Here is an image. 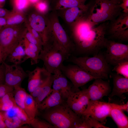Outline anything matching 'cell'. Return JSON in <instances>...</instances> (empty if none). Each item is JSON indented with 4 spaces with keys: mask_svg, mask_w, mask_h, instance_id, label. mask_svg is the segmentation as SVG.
<instances>
[{
    "mask_svg": "<svg viewBox=\"0 0 128 128\" xmlns=\"http://www.w3.org/2000/svg\"><path fill=\"white\" fill-rule=\"evenodd\" d=\"M32 6L35 4L38 1L41 0H46L50 2V3L52 0H28Z\"/></svg>",
    "mask_w": 128,
    "mask_h": 128,
    "instance_id": "bcb514c9",
    "label": "cell"
},
{
    "mask_svg": "<svg viewBox=\"0 0 128 128\" xmlns=\"http://www.w3.org/2000/svg\"><path fill=\"white\" fill-rule=\"evenodd\" d=\"M50 21L53 41L69 57L73 55L75 46L66 29L60 23L56 11L47 15Z\"/></svg>",
    "mask_w": 128,
    "mask_h": 128,
    "instance_id": "52a82bcc",
    "label": "cell"
},
{
    "mask_svg": "<svg viewBox=\"0 0 128 128\" xmlns=\"http://www.w3.org/2000/svg\"><path fill=\"white\" fill-rule=\"evenodd\" d=\"M53 74V79L52 85L53 90L59 91L63 99L66 101L72 92L71 85L60 69L55 71Z\"/></svg>",
    "mask_w": 128,
    "mask_h": 128,
    "instance_id": "ac0fdd59",
    "label": "cell"
},
{
    "mask_svg": "<svg viewBox=\"0 0 128 128\" xmlns=\"http://www.w3.org/2000/svg\"><path fill=\"white\" fill-rule=\"evenodd\" d=\"M14 87L3 83L0 86V97L13 91Z\"/></svg>",
    "mask_w": 128,
    "mask_h": 128,
    "instance_id": "8d00e7d4",
    "label": "cell"
},
{
    "mask_svg": "<svg viewBox=\"0 0 128 128\" xmlns=\"http://www.w3.org/2000/svg\"><path fill=\"white\" fill-rule=\"evenodd\" d=\"M62 73L72 82L73 87L78 89L88 82L98 78L91 76L77 65L73 64L64 65L60 68Z\"/></svg>",
    "mask_w": 128,
    "mask_h": 128,
    "instance_id": "9c48e42d",
    "label": "cell"
},
{
    "mask_svg": "<svg viewBox=\"0 0 128 128\" xmlns=\"http://www.w3.org/2000/svg\"><path fill=\"white\" fill-rule=\"evenodd\" d=\"M104 55L109 65L114 66L118 64L128 61V45L108 40Z\"/></svg>",
    "mask_w": 128,
    "mask_h": 128,
    "instance_id": "8fae6325",
    "label": "cell"
},
{
    "mask_svg": "<svg viewBox=\"0 0 128 128\" xmlns=\"http://www.w3.org/2000/svg\"><path fill=\"white\" fill-rule=\"evenodd\" d=\"M85 16L66 29L75 46L73 55H95L106 48L108 39L105 37L108 23L93 26Z\"/></svg>",
    "mask_w": 128,
    "mask_h": 128,
    "instance_id": "6da1fadb",
    "label": "cell"
},
{
    "mask_svg": "<svg viewBox=\"0 0 128 128\" xmlns=\"http://www.w3.org/2000/svg\"><path fill=\"white\" fill-rule=\"evenodd\" d=\"M23 43L27 46L33 52L39 55L41 50L40 48L36 45L30 43L24 37L23 40Z\"/></svg>",
    "mask_w": 128,
    "mask_h": 128,
    "instance_id": "d590c367",
    "label": "cell"
},
{
    "mask_svg": "<svg viewBox=\"0 0 128 128\" xmlns=\"http://www.w3.org/2000/svg\"><path fill=\"white\" fill-rule=\"evenodd\" d=\"M50 3L46 0H41L33 6L39 13L45 15H47L50 11Z\"/></svg>",
    "mask_w": 128,
    "mask_h": 128,
    "instance_id": "f1b7e54d",
    "label": "cell"
},
{
    "mask_svg": "<svg viewBox=\"0 0 128 128\" xmlns=\"http://www.w3.org/2000/svg\"><path fill=\"white\" fill-rule=\"evenodd\" d=\"M29 124L34 128H55L46 120L36 117L31 121Z\"/></svg>",
    "mask_w": 128,
    "mask_h": 128,
    "instance_id": "4dcf8cb0",
    "label": "cell"
},
{
    "mask_svg": "<svg viewBox=\"0 0 128 128\" xmlns=\"http://www.w3.org/2000/svg\"><path fill=\"white\" fill-rule=\"evenodd\" d=\"M90 100L86 88L75 92H72L66 102L74 112L82 115L86 109Z\"/></svg>",
    "mask_w": 128,
    "mask_h": 128,
    "instance_id": "5bb4252c",
    "label": "cell"
},
{
    "mask_svg": "<svg viewBox=\"0 0 128 128\" xmlns=\"http://www.w3.org/2000/svg\"><path fill=\"white\" fill-rule=\"evenodd\" d=\"M3 62L0 64V83H5V68Z\"/></svg>",
    "mask_w": 128,
    "mask_h": 128,
    "instance_id": "b9f144b4",
    "label": "cell"
},
{
    "mask_svg": "<svg viewBox=\"0 0 128 128\" xmlns=\"http://www.w3.org/2000/svg\"><path fill=\"white\" fill-rule=\"evenodd\" d=\"M14 91L0 97V103H5L14 100Z\"/></svg>",
    "mask_w": 128,
    "mask_h": 128,
    "instance_id": "f35d334b",
    "label": "cell"
},
{
    "mask_svg": "<svg viewBox=\"0 0 128 128\" xmlns=\"http://www.w3.org/2000/svg\"><path fill=\"white\" fill-rule=\"evenodd\" d=\"M112 71L126 78H128V61L120 63L114 66Z\"/></svg>",
    "mask_w": 128,
    "mask_h": 128,
    "instance_id": "f546056e",
    "label": "cell"
},
{
    "mask_svg": "<svg viewBox=\"0 0 128 128\" xmlns=\"http://www.w3.org/2000/svg\"><path fill=\"white\" fill-rule=\"evenodd\" d=\"M13 11L23 13L30 6H32L28 0H11Z\"/></svg>",
    "mask_w": 128,
    "mask_h": 128,
    "instance_id": "83f0119b",
    "label": "cell"
},
{
    "mask_svg": "<svg viewBox=\"0 0 128 128\" xmlns=\"http://www.w3.org/2000/svg\"><path fill=\"white\" fill-rule=\"evenodd\" d=\"M65 101L59 91L53 90L37 107L39 110H44L60 105Z\"/></svg>",
    "mask_w": 128,
    "mask_h": 128,
    "instance_id": "d6986e66",
    "label": "cell"
},
{
    "mask_svg": "<svg viewBox=\"0 0 128 128\" xmlns=\"http://www.w3.org/2000/svg\"><path fill=\"white\" fill-rule=\"evenodd\" d=\"M25 25L27 30L30 32L33 36L38 41L43 43L41 39L38 32L30 27L26 22H25Z\"/></svg>",
    "mask_w": 128,
    "mask_h": 128,
    "instance_id": "ab89813d",
    "label": "cell"
},
{
    "mask_svg": "<svg viewBox=\"0 0 128 128\" xmlns=\"http://www.w3.org/2000/svg\"><path fill=\"white\" fill-rule=\"evenodd\" d=\"M90 122L92 128H109L101 123L98 120L91 117L89 116Z\"/></svg>",
    "mask_w": 128,
    "mask_h": 128,
    "instance_id": "74e56055",
    "label": "cell"
},
{
    "mask_svg": "<svg viewBox=\"0 0 128 128\" xmlns=\"http://www.w3.org/2000/svg\"><path fill=\"white\" fill-rule=\"evenodd\" d=\"M0 7V17H5L10 12Z\"/></svg>",
    "mask_w": 128,
    "mask_h": 128,
    "instance_id": "ee69618b",
    "label": "cell"
},
{
    "mask_svg": "<svg viewBox=\"0 0 128 128\" xmlns=\"http://www.w3.org/2000/svg\"><path fill=\"white\" fill-rule=\"evenodd\" d=\"M3 62L5 68V83L14 87L21 86L23 80L28 77L26 71L20 65H9Z\"/></svg>",
    "mask_w": 128,
    "mask_h": 128,
    "instance_id": "9a60e30c",
    "label": "cell"
},
{
    "mask_svg": "<svg viewBox=\"0 0 128 128\" xmlns=\"http://www.w3.org/2000/svg\"><path fill=\"white\" fill-rule=\"evenodd\" d=\"M123 111L117 107H113L110 111L111 117L118 128H128V118Z\"/></svg>",
    "mask_w": 128,
    "mask_h": 128,
    "instance_id": "cb8c5ba5",
    "label": "cell"
},
{
    "mask_svg": "<svg viewBox=\"0 0 128 128\" xmlns=\"http://www.w3.org/2000/svg\"><path fill=\"white\" fill-rule=\"evenodd\" d=\"M119 5L122 10V12L128 13V0H122Z\"/></svg>",
    "mask_w": 128,
    "mask_h": 128,
    "instance_id": "60d3db41",
    "label": "cell"
},
{
    "mask_svg": "<svg viewBox=\"0 0 128 128\" xmlns=\"http://www.w3.org/2000/svg\"><path fill=\"white\" fill-rule=\"evenodd\" d=\"M28 59L25 51L22 40L9 55L6 60L13 64L20 65Z\"/></svg>",
    "mask_w": 128,
    "mask_h": 128,
    "instance_id": "7402d4cb",
    "label": "cell"
},
{
    "mask_svg": "<svg viewBox=\"0 0 128 128\" xmlns=\"http://www.w3.org/2000/svg\"><path fill=\"white\" fill-rule=\"evenodd\" d=\"M113 3L116 5H119L121 2L122 0H109Z\"/></svg>",
    "mask_w": 128,
    "mask_h": 128,
    "instance_id": "7dc6e473",
    "label": "cell"
},
{
    "mask_svg": "<svg viewBox=\"0 0 128 128\" xmlns=\"http://www.w3.org/2000/svg\"><path fill=\"white\" fill-rule=\"evenodd\" d=\"M18 106L16 104L14 99L8 102L0 103V111H9Z\"/></svg>",
    "mask_w": 128,
    "mask_h": 128,
    "instance_id": "836d02e7",
    "label": "cell"
},
{
    "mask_svg": "<svg viewBox=\"0 0 128 128\" xmlns=\"http://www.w3.org/2000/svg\"><path fill=\"white\" fill-rule=\"evenodd\" d=\"M22 24L6 26L0 31V46L4 62L25 36L27 30L25 25L23 26Z\"/></svg>",
    "mask_w": 128,
    "mask_h": 128,
    "instance_id": "8992f818",
    "label": "cell"
},
{
    "mask_svg": "<svg viewBox=\"0 0 128 128\" xmlns=\"http://www.w3.org/2000/svg\"><path fill=\"white\" fill-rule=\"evenodd\" d=\"M29 19V22H26L39 34L43 45L49 42L52 35L50 22L47 15L41 14L34 9Z\"/></svg>",
    "mask_w": 128,
    "mask_h": 128,
    "instance_id": "ba28073f",
    "label": "cell"
},
{
    "mask_svg": "<svg viewBox=\"0 0 128 128\" xmlns=\"http://www.w3.org/2000/svg\"><path fill=\"white\" fill-rule=\"evenodd\" d=\"M69 56L54 41L43 46L38 59L43 62V67L49 73L53 74L60 69L63 62Z\"/></svg>",
    "mask_w": 128,
    "mask_h": 128,
    "instance_id": "5b68a950",
    "label": "cell"
},
{
    "mask_svg": "<svg viewBox=\"0 0 128 128\" xmlns=\"http://www.w3.org/2000/svg\"><path fill=\"white\" fill-rule=\"evenodd\" d=\"M53 79V74L48 73L44 79V84L41 91L38 96L34 99L37 106L52 91Z\"/></svg>",
    "mask_w": 128,
    "mask_h": 128,
    "instance_id": "603a6c76",
    "label": "cell"
},
{
    "mask_svg": "<svg viewBox=\"0 0 128 128\" xmlns=\"http://www.w3.org/2000/svg\"><path fill=\"white\" fill-rule=\"evenodd\" d=\"M87 90L90 100L93 101L99 100L111 92L109 82L101 78L95 79Z\"/></svg>",
    "mask_w": 128,
    "mask_h": 128,
    "instance_id": "2e32d148",
    "label": "cell"
},
{
    "mask_svg": "<svg viewBox=\"0 0 128 128\" xmlns=\"http://www.w3.org/2000/svg\"><path fill=\"white\" fill-rule=\"evenodd\" d=\"M5 117L3 111H0V128H7L4 121Z\"/></svg>",
    "mask_w": 128,
    "mask_h": 128,
    "instance_id": "7bdbcfd3",
    "label": "cell"
},
{
    "mask_svg": "<svg viewBox=\"0 0 128 128\" xmlns=\"http://www.w3.org/2000/svg\"><path fill=\"white\" fill-rule=\"evenodd\" d=\"M89 116L81 115L75 123L73 128H91Z\"/></svg>",
    "mask_w": 128,
    "mask_h": 128,
    "instance_id": "1f68e13d",
    "label": "cell"
},
{
    "mask_svg": "<svg viewBox=\"0 0 128 128\" xmlns=\"http://www.w3.org/2000/svg\"><path fill=\"white\" fill-rule=\"evenodd\" d=\"M5 17L6 21L5 27L21 24L26 21L23 13L13 10Z\"/></svg>",
    "mask_w": 128,
    "mask_h": 128,
    "instance_id": "484cf974",
    "label": "cell"
},
{
    "mask_svg": "<svg viewBox=\"0 0 128 128\" xmlns=\"http://www.w3.org/2000/svg\"><path fill=\"white\" fill-rule=\"evenodd\" d=\"M24 110L30 121L38 114L39 110L34 99L28 93L25 100Z\"/></svg>",
    "mask_w": 128,
    "mask_h": 128,
    "instance_id": "d4e9b609",
    "label": "cell"
},
{
    "mask_svg": "<svg viewBox=\"0 0 128 128\" xmlns=\"http://www.w3.org/2000/svg\"><path fill=\"white\" fill-rule=\"evenodd\" d=\"M117 104L107 102L99 100H90L87 108L82 115L91 117L105 125L107 117H109L110 111Z\"/></svg>",
    "mask_w": 128,
    "mask_h": 128,
    "instance_id": "30bf717a",
    "label": "cell"
},
{
    "mask_svg": "<svg viewBox=\"0 0 128 128\" xmlns=\"http://www.w3.org/2000/svg\"><path fill=\"white\" fill-rule=\"evenodd\" d=\"M23 44L26 54L28 59H30L31 65H32L37 64L38 62L39 55L32 51L23 42Z\"/></svg>",
    "mask_w": 128,
    "mask_h": 128,
    "instance_id": "d6a6232c",
    "label": "cell"
},
{
    "mask_svg": "<svg viewBox=\"0 0 128 128\" xmlns=\"http://www.w3.org/2000/svg\"><path fill=\"white\" fill-rule=\"evenodd\" d=\"M6 19L5 17H0V31L5 27L6 25Z\"/></svg>",
    "mask_w": 128,
    "mask_h": 128,
    "instance_id": "f6af8a7d",
    "label": "cell"
},
{
    "mask_svg": "<svg viewBox=\"0 0 128 128\" xmlns=\"http://www.w3.org/2000/svg\"><path fill=\"white\" fill-rule=\"evenodd\" d=\"M119 5L109 0H95L87 17L93 27L107 21H112L121 13Z\"/></svg>",
    "mask_w": 128,
    "mask_h": 128,
    "instance_id": "277c9868",
    "label": "cell"
},
{
    "mask_svg": "<svg viewBox=\"0 0 128 128\" xmlns=\"http://www.w3.org/2000/svg\"><path fill=\"white\" fill-rule=\"evenodd\" d=\"M76 64L91 76L107 79L110 73L109 64L104 55L100 52L91 57L72 55L66 61Z\"/></svg>",
    "mask_w": 128,
    "mask_h": 128,
    "instance_id": "7a4b0ae2",
    "label": "cell"
},
{
    "mask_svg": "<svg viewBox=\"0 0 128 128\" xmlns=\"http://www.w3.org/2000/svg\"><path fill=\"white\" fill-rule=\"evenodd\" d=\"M88 0H52L50 4V11L76 7H84Z\"/></svg>",
    "mask_w": 128,
    "mask_h": 128,
    "instance_id": "44dd1931",
    "label": "cell"
},
{
    "mask_svg": "<svg viewBox=\"0 0 128 128\" xmlns=\"http://www.w3.org/2000/svg\"><path fill=\"white\" fill-rule=\"evenodd\" d=\"M24 37L29 42L36 45L40 48L42 49L43 43L38 41L30 32L27 30Z\"/></svg>",
    "mask_w": 128,
    "mask_h": 128,
    "instance_id": "e575fe53",
    "label": "cell"
},
{
    "mask_svg": "<svg viewBox=\"0 0 128 128\" xmlns=\"http://www.w3.org/2000/svg\"><path fill=\"white\" fill-rule=\"evenodd\" d=\"M3 55L2 50L0 46V64L3 62Z\"/></svg>",
    "mask_w": 128,
    "mask_h": 128,
    "instance_id": "c3c4849f",
    "label": "cell"
},
{
    "mask_svg": "<svg viewBox=\"0 0 128 128\" xmlns=\"http://www.w3.org/2000/svg\"><path fill=\"white\" fill-rule=\"evenodd\" d=\"M44 111L43 118L55 128H73L80 115L72 110L66 101Z\"/></svg>",
    "mask_w": 128,
    "mask_h": 128,
    "instance_id": "3957f363",
    "label": "cell"
},
{
    "mask_svg": "<svg viewBox=\"0 0 128 128\" xmlns=\"http://www.w3.org/2000/svg\"><path fill=\"white\" fill-rule=\"evenodd\" d=\"M6 0H0V7L3 8L4 6Z\"/></svg>",
    "mask_w": 128,
    "mask_h": 128,
    "instance_id": "681fc988",
    "label": "cell"
},
{
    "mask_svg": "<svg viewBox=\"0 0 128 128\" xmlns=\"http://www.w3.org/2000/svg\"><path fill=\"white\" fill-rule=\"evenodd\" d=\"M112 38L123 41L128 40V13H121L108 23L107 30Z\"/></svg>",
    "mask_w": 128,
    "mask_h": 128,
    "instance_id": "4fadbf2b",
    "label": "cell"
},
{
    "mask_svg": "<svg viewBox=\"0 0 128 128\" xmlns=\"http://www.w3.org/2000/svg\"><path fill=\"white\" fill-rule=\"evenodd\" d=\"M46 70L43 67H37L33 70H27L28 78L27 88L30 93L32 92L40 84L42 80V75Z\"/></svg>",
    "mask_w": 128,
    "mask_h": 128,
    "instance_id": "ffe728a7",
    "label": "cell"
},
{
    "mask_svg": "<svg viewBox=\"0 0 128 128\" xmlns=\"http://www.w3.org/2000/svg\"><path fill=\"white\" fill-rule=\"evenodd\" d=\"M0 83V86L1 85V84L2 83Z\"/></svg>",
    "mask_w": 128,
    "mask_h": 128,
    "instance_id": "f907efd6",
    "label": "cell"
},
{
    "mask_svg": "<svg viewBox=\"0 0 128 128\" xmlns=\"http://www.w3.org/2000/svg\"><path fill=\"white\" fill-rule=\"evenodd\" d=\"M113 87L109 95V101L114 97H118L121 100L126 99L124 94L128 92V78L117 73H112Z\"/></svg>",
    "mask_w": 128,
    "mask_h": 128,
    "instance_id": "e0dca14e",
    "label": "cell"
},
{
    "mask_svg": "<svg viewBox=\"0 0 128 128\" xmlns=\"http://www.w3.org/2000/svg\"><path fill=\"white\" fill-rule=\"evenodd\" d=\"M92 3L87 4L84 7H76L58 9L56 11L58 17L63 20L67 29L71 27L79 19L88 15L90 13Z\"/></svg>",
    "mask_w": 128,
    "mask_h": 128,
    "instance_id": "7c38bea8",
    "label": "cell"
},
{
    "mask_svg": "<svg viewBox=\"0 0 128 128\" xmlns=\"http://www.w3.org/2000/svg\"><path fill=\"white\" fill-rule=\"evenodd\" d=\"M14 98L16 104L24 110V102L27 93L21 86H14Z\"/></svg>",
    "mask_w": 128,
    "mask_h": 128,
    "instance_id": "4316f807",
    "label": "cell"
}]
</instances>
